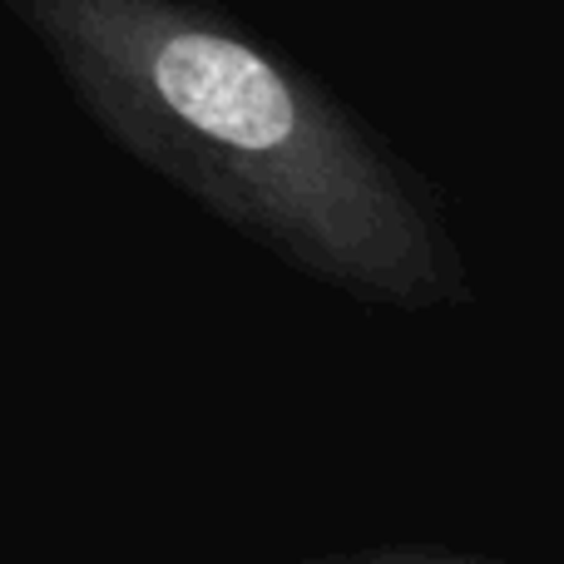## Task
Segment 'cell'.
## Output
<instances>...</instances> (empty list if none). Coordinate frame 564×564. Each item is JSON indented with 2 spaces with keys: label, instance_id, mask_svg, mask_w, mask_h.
Listing matches in <instances>:
<instances>
[{
  "label": "cell",
  "instance_id": "obj_2",
  "mask_svg": "<svg viewBox=\"0 0 564 564\" xmlns=\"http://www.w3.org/2000/svg\"><path fill=\"white\" fill-rule=\"evenodd\" d=\"M292 564H520L500 555H476V550H446V545H367V550H332V555H307Z\"/></svg>",
  "mask_w": 564,
  "mask_h": 564
},
{
  "label": "cell",
  "instance_id": "obj_1",
  "mask_svg": "<svg viewBox=\"0 0 564 564\" xmlns=\"http://www.w3.org/2000/svg\"><path fill=\"white\" fill-rule=\"evenodd\" d=\"M75 109L288 273L357 307L476 302L441 184L214 0H0Z\"/></svg>",
  "mask_w": 564,
  "mask_h": 564
}]
</instances>
